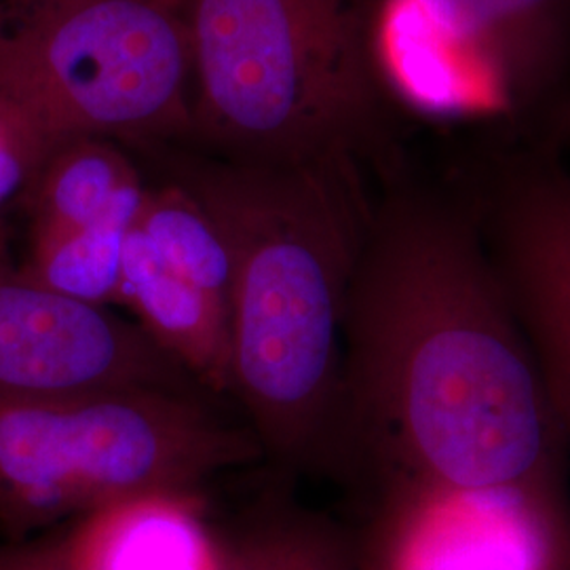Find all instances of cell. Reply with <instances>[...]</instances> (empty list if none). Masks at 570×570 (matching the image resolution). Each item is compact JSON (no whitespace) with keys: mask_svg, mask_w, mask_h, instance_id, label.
I'll use <instances>...</instances> for the list:
<instances>
[{"mask_svg":"<svg viewBox=\"0 0 570 570\" xmlns=\"http://www.w3.org/2000/svg\"><path fill=\"white\" fill-rule=\"evenodd\" d=\"M346 294L338 480L567 494L569 442L452 178L379 176Z\"/></svg>","mask_w":570,"mask_h":570,"instance_id":"6da1fadb","label":"cell"},{"mask_svg":"<svg viewBox=\"0 0 570 570\" xmlns=\"http://www.w3.org/2000/svg\"><path fill=\"white\" fill-rule=\"evenodd\" d=\"M167 180L216 226L230 263V395L266 459L341 468L346 294L374 195L366 165L237 161L171 144Z\"/></svg>","mask_w":570,"mask_h":570,"instance_id":"7a4b0ae2","label":"cell"},{"mask_svg":"<svg viewBox=\"0 0 570 570\" xmlns=\"http://www.w3.org/2000/svg\"><path fill=\"white\" fill-rule=\"evenodd\" d=\"M190 61V138L207 155L400 164L364 0H174Z\"/></svg>","mask_w":570,"mask_h":570,"instance_id":"3957f363","label":"cell"},{"mask_svg":"<svg viewBox=\"0 0 570 570\" xmlns=\"http://www.w3.org/2000/svg\"><path fill=\"white\" fill-rule=\"evenodd\" d=\"M258 459L254 431L228 423L207 393L0 400V530L23 541L144 494H202L212 478Z\"/></svg>","mask_w":570,"mask_h":570,"instance_id":"277c9868","label":"cell"},{"mask_svg":"<svg viewBox=\"0 0 570 570\" xmlns=\"http://www.w3.org/2000/svg\"><path fill=\"white\" fill-rule=\"evenodd\" d=\"M0 100L56 146L188 142L190 61L176 2H2Z\"/></svg>","mask_w":570,"mask_h":570,"instance_id":"5b68a950","label":"cell"},{"mask_svg":"<svg viewBox=\"0 0 570 570\" xmlns=\"http://www.w3.org/2000/svg\"><path fill=\"white\" fill-rule=\"evenodd\" d=\"M449 176L471 204L570 446V169L543 144L490 136Z\"/></svg>","mask_w":570,"mask_h":570,"instance_id":"8992f818","label":"cell"},{"mask_svg":"<svg viewBox=\"0 0 570 570\" xmlns=\"http://www.w3.org/2000/svg\"><path fill=\"white\" fill-rule=\"evenodd\" d=\"M366 490L357 570H570L569 494L428 478Z\"/></svg>","mask_w":570,"mask_h":570,"instance_id":"52a82bcc","label":"cell"},{"mask_svg":"<svg viewBox=\"0 0 570 570\" xmlns=\"http://www.w3.org/2000/svg\"><path fill=\"white\" fill-rule=\"evenodd\" d=\"M110 389L207 393L138 324L26 275L0 226V400Z\"/></svg>","mask_w":570,"mask_h":570,"instance_id":"ba28073f","label":"cell"},{"mask_svg":"<svg viewBox=\"0 0 570 570\" xmlns=\"http://www.w3.org/2000/svg\"><path fill=\"white\" fill-rule=\"evenodd\" d=\"M497 85L511 136L529 138L570 85V0H431Z\"/></svg>","mask_w":570,"mask_h":570,"instance_id":"9c48e42d","label":"cell"},{"mask_svg":"<svg viewBox=\"0 0 570 570\" xmlns=\"http://www.w3.org/2000/svg\"><path fill=\"white\" fill-rule=\"evenodd\" d=\"M117 305L209 395H230L228 308L165 265L136 225L122 249Z\"/></svg>","mask_w":570,"mask_h":570,"instance_id":"30bf717a","label":"cell"},{"mask_svg":"<svg viewBox=\"0 0 570 570\" xmlns=\"http://www.w3.org/2000/svg\"><path fill=\"white\" fill-rule=\"evenodd\" d=\"M66 529L96 570H218V532L205 520L204 494H144Z\"/></svg>","mask_w":570,"mask_h":570,"instance_id":"8fae6325","label":"cell"},{"mask_svg":"<svg viewBox=\"0 0 570 570\" xmlns=\"http://www.w3.org/2000/svg\"><path fill=\"white\" fill-rule=\"evenodd\" d=\"M144 190L142 176L122 144L85 138L51 153L21 204L30 212V233H51L91 225L138 205Z\"/></svg>","mask_w":570,"mask_h":570,"instance_id":"7c38bea8","label":"cell"},{"mask_svg":"<svg viewBox=\"0 0 570 570\" xmlns=\"http://www.w3.org/2000/svg\"><path fill=\"white\" fill-rule=\"evenodd\" d=\"M218 532V570H357L355 529L271 494Z\"/></svg>","mask_w":570,"mask_h":570,"instance_id":"4fadbf2b","label":"cell"},{"mask_svg":"<svg viewBox=\"0 0 570 570\" xmlns=\"http://www.w3.org/2000/svg\"><path fill=\"white\" fill-rule=\"evenodd\" d=\"M140 205L142 202L122 207L79 228L30 233L28 258L21 265L23 273L85 305H117L122 249Z\"/></svg>","mask_w":570,"mask_h":570,"instance_id":"5bb4252c","label":"cell"},{"mask_svg":"<svg viewBox=\"0 0 570 570\" xmlns=\"http://www.w3.org/2000/svg\"><path fill=\"white\" fill-rule=\"evenodd\" d=\"M165 265L223 301L228 308L230 263L225 244L180 184L146 186L136 223Z\"/></svg>","mask_w":570,"mask_h":570,"instance_id":"9a60e30c","label":"cell"},{"mask_svg":"<svg viewBox=\"0 0 570 570\" xmlns=\"http://www.w3.org/2000/svg\"><path fill=\"white\" fill-rule=\"evenodd\" d=\"M56 148L21 110L0 100V226L9 205L23 202Z\"/></svg>","mask_w":570,"mask_h":570,"instance_id":"2e32d148","label":"cell"},{"mask_svg":"<svg viewBox=\"0 0 570 570\" xmlns=\"http://www.w3.org/2000/svg\"><path fill=\"white\" fill-rule=\"evenodd\" d=\"M0 570H96L77 550L68 529L0 543Z\"/></svg>","mask_w":570,"mask_h":570,"instance_id":"e0dca14e","label":"cell"},{"mask_svg":"<svg viewBox=\"0 0 570 570\" xmlns=\"http://www.w3.org/2000/svg\"><path fill=\"white\" fill-rule=\"evenodd\" d=\"M527 140L543 144L558 153H564L570 146V85L564 94L553 102L543 119L537 122Z\"/></svg>","mask_w":570,"mask_h":570,"instance_id":"ac0fdd59","label":"cell"},{"mask_svg":"<svg viewBox=\"0 0 570 570\" xmlns=\"http://www.w3.org/2000/svg\"><path fill=\"white\" fill-rule=\"evenodd\" d=\"M2 2H11V0H0V4H2Z\"/></svg>","mask_w":570,"mask_h":570,"instance_id":"d6986e66","label":"cell"}]
</instances>
